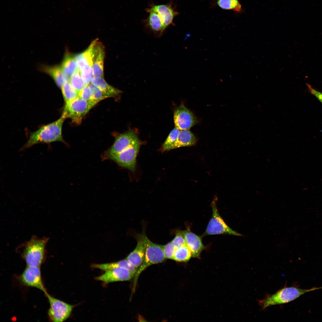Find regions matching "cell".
<instances>
[{"instance_id":"1","label":"cell","mask_w":322,"mask_h":322,"mask_svg":"<svg viewBox=\"0 0 322 322\" xmlns=\"http://www.w3.org/2000/svg\"><path fill=\"white\" fill-rule=\"evenodd\" d=\"M66 118V114L63 112L61 116L58 120L43 126L32 133L21 150L38 143H49L56 141L65 143L62 137V132L63 123Z\"/></svg>"},{"instance_id":"2","label":"cell","mask_w":322,"mask_h":322,"mask_svg":"<svg viewBox=\"0 0 322 322\" xmlns=\"http://www.w3.org/2000/svg\"><path fill=\"white\" fill-rule=\"evenodd\" d=\"M48 240L47 237L33 236L21 246V255L27 266L40 267L45 259L46 247Z\"/></svg>"},{"instance_id":"3","label":"cell","mask_w":322,"mask_h":322,"mask_svg":"<svg viewBox=\"0 0 322 322\" xmlns=\"http://www.w3.org/2000/svg\"><path fill=\"white\" fill-rule=\"evenodd\" d=\"M319 288L310 289H301L294 287H285L274 294L268 296L258 301L259 305L265 309L272 306L283 304L292 301L306 292Z\"/></svg>"},{"instance_id":"4","label":"cell","mask_w":322,"mask_h":322,"mask_svg":"<svg viewBox=\"0 0 322 322\" xmlns=\"http://www.w3.org/2000/svg\"><path fill=\"white\" fill-rule=\"evenodd\" d=\"M146 248L143 261L138 268L134 276L133 291H134L139 276L142 272L148 266L162 263L166 258L163 249V245L154 243L145 237Z\"/></svg>"},{"instance_id":"5","label":"cell","mask_w":322,"mask_h":322,"mask_svg":"<svg viewBox=\"0 0 322 322\" xmlns=\"http://www.w3.org/2000/svg\"><path fill=\"white\" fill-rule=\"evenodd\" d=\"M95 105L92 101H86L78 97L66 103L63 112L67 118H70L74 123L79 124L83 117Z\"/></svg>"},{"instance_id":"6","label":"cell","mask_w":322,"mask_h":322,"mask_svg":"<svg viewBox=\"0 0 322 322\" xmlns=\"http://www.w3.org/2000/svg\"><path fill=\"white\" fill-rule=\"evenodd\" d=\"M217 198L211 204L212 215L208 224L204 235L226 234L242 236V235L233 230L225 222L219 215L216 206Z\"/></svg>"},{"instance_id":"7","label":"cell","mask_w":322,"mask_h":322,"mask_svg":"<svg viewBox=\"0 0 322 322\" xmlns=\"http://www.w3.org/2000/svg\"><path fill=\"white\" fill-rule=\"evenodd\" d=\"M140 141L136 133L129 131L117 135L112 145L102 155L103 160H111L112 158L129 147Z\"/></svg>"},{"instance_id":"8","label":"cell","mask_w":322,"mask_h":322,"mask_svg":"<svg viewBox=\"0 0 322 322\" xmlns=\"http://www.w3.org/2000/svg\"><path fill=\"white\" fill-rule=\"evenodd\" d=\"M44 294L49 304L48 313L49 319L54 322H63L66 320L70 316L74 306L54 298L47 292Z\"/></svg>"},{"instance_id":"9","label":"cell","mask_w":322,"mask_h":322,"mask_svg":"<svg viewBox=\"0 0 322 322\" xmlns=\"http://www.w3.org/2000/svg\"><path fill=\"white\" fill-rule=\"evenodd\" d=\"M140 145V142L115 155L111 160L120 166L133 171L135 169L136 157Z\"/></svg>"},{"instance_id":"10","label":"cell","mask_w":322,"mask_h":322,"mask_svg":"<svg viewBox=\"0 0 322 322\" xmlns=\"http://www.w3.org/2000/svg\"><path fill=\"white\" fill-rule=\"evenodd\" d=\"M174 120L175 127L180 130H189L197 121L193 113L182 104L175 109Z\"/></svg>"},{"instance_id":"11","label":"cell","mask_w":322,"mask_h":322,"mask_svg":"<svg viewBox=\"0 0 322 322\" xmlns=\"http://www.w3.org/2000/svg\"><path fill=\"white\" fill-rule=\"evenodd\" d=\"M40 267L27 266L20 279L24 285L47 292L43 282Z\"/></svg>"},{"instance_id":"12","label":"cell","mask_w":322,"mask_h":322,"mask_svg":"<svg viewBox=\"0 0 322 322\" xmlns=\"http://www.w3.org/2000/svg\"><path fill=\"white\" fill-rule=\"evenodd\" d=\"M134 275L126 269L116 267L105 271V273L96 279L106 283L129 281Z\"/></svg>"},{"instance_id":"13","label":"cell","mask_w":322,"mask_h":322,"mask_svg":"<svg viewBox=\"0 0 322 322\" xmlns=\"http://www.w3.org/2000/svg\"><path fill=\"white\" fill-rule=\"evenodd\" d=\"M145 234L143 232L137 236V244L136 247L126 258L137 268L143 263L145 257Z\"/></svg>"},{"instance_id":"14","label":"cell","mask_w":322,"mask_h":322,"mask_svg":"<svg viewBox=\"0 0 322 322\" xmlns=\"http://www.w3.org/2000/svg\"><path fill=\"white\" fill-rule=\"evenodd\" d=\"M149 13L148 18L143 21L146 27L159 37L161 36L165 30L163 23L158 12L152 7L145 9Z\"/></svg>"},{"instance_id":"15","label":"cell","mask_w":322,"mask_h":322,"mask_svg":"<svg viewBox=\"0 0 322 322\" xmlns=\"http://www.w3.org/2000/svg\"><path fill=\"white\" fill-rule=\"evenodd\" d=\"M105 48L96 39L93 48L92 70L94 76L103 77Z\"/></svg>"},{"instance_id":"16","label":"cell","mask_w":322,"mask_h":322,"mask_svg":"<svg viewBox=\"0 0 322 322\" xmlns=\"http://www.w3.org/2000/svg\"><path fill=\"white\" fill-rule=\"evenodd\" d=\"M185 243L190 249L192 256L199 257L201 252L205 248L201 237L191 231L188 229L181 231Z\"/></svg>"},{"instance_id":"17","label":"cell","mask_w":322,"mask_h":322,"mask_svg":"<svg viewBox=\"0 0 322 322\" xmlns=\"http://www.w3.org/2000/svg\"><path fill=\"white\" fill-rule=\"evenodd\" d=\"M150 6L154 9L159 14L165 29L170 25L174 24L173 19L179 13L174 9L172 2L159 5L152 3L150 4Z\"/></svg>"},{"instance_id":"18","label":"cell","mask_w":322,"mask_h":322,"mask_svg":"<svg viewBox=\"0 0 322 322\" xmlns=\"http://www.w3.org/2000/svg\"><path fill=\"white\" fill-rule=\"evenodd\" d=\"M96 40L93 41L85 50L75 55L78 68L80 72L93 70V48Z\"/></svg>"},{"instance_id":"19","label":"cell","mask_w":322,"mask_h":322,"mask_svg":"<svg viewBox=\"0 0 322 322\" xmlns=\"http://www.w3.org/2000/svg\"><path fill=\"white\" fill-rule=\"evenodd\" d=\"M41 69L52 78L60 88L66 82L69 80V78L64 73L61 66H42Z\"/></svg>"},{"instance_id":"20","label":"cell","mask_w":322,"mask_h":322,"mask_svg":"<svg viewBox=\"0 0 322 322\" xmlns=\"http://www.w3.org/2000/svg\"><path fill=\"white\" fill-rule=\"evenodd\" d=\"M196 142V138L189 130H180L176 140L170 146L169 150L180 147L194 145Z\"/></svg>"},{"instance_id":"21","label":"cell","mask_w":322,"mask_h":322,"mask_svg":"<svg viewBox=\"0 0 322 322\" xmlns=\"http://www.w3.org/2000/svg\"><path fill=\"white\" fill-rule=\"evenodd\" d=\"M92 267L105 271L116 267L124 268L130 271L134 276L138 270L137 268L126 258L114 262L93 264Z\"/></svg>"},{"instance_id":"22","label":"cell","mask_w":322,"mask_h":322,"mask_svg":"<svg viewBox=\"0 0 322 322\" xmlns=\"http://www.w3.org/2000/svg\"><path fill=\"white\" fill-rule=\"evenodd\" d=\"M91 83L98 87L106 95L111 97L117 96L122 91L108 83L103 77L94 76Z\"/></svg>"},{"instance_id":"23","label":"cell","mask_w":322,"mask_h":322,"mask_svg":"<svg viewBox=\"0 0 322 322\" xmlns=\"http://www.w3.org/2000/svg\"><path fill=\"white\" fill-rule=\"evenodd\" d=\"M61 66L64 73L69 78L78 68L75 55L66 53Z\"/></svg>"},{"instance_id":"24","label":"cell","mask_w":322,"mask_h":322,"mask_svg":"<svg viewBox=\"0 0 322 322\" xmlns=\"http://www.w3.org/2000/svg\"><path fill=\"white\" fill-rule=\"evenodd\" d=\"M61 89L66 103L72 101L78 97V93L72 86L69 80L66 82Z\"/></svg>"},{"instance_id":"25","label":"cell","mask_w":322,"mask_h":322,"mask_svg":"<svg viewBox=\"0 0 322 322\" xmlns=\"http://www.w3.org/2000/svg\"><path fill=\"white\" fill-rule=\"evenodd\" d=\"M191 256V252L185 244L176 249L173 260L185 262L189 260Z\"/></svg>"},{"instance_id":"26","label":"cell","mask_w":322,"mask_h":322,"mask_svg":"<svg viewBox=\"0 0 322 322\" xmlns=\"http://www.w3.org/2000/svg\"><path fill=\"white\" fill-rule=\"evenodd\" d=\"M69 81L73 87L78 93L87 85L82 78L80 70L78 68L69 78Z\"/></svg>"},{"instance_id":"27","label":"cell","mask_w":322,"mask_h":322,"mask_svg":"<svg viewBox=\"0 0 322 322\" xmlns=\"http://www.w3.org/2000/svg\"><path fill=\"white\" fill-rule=\"evenodd\" d=\"M218 5L225 10H233L238 12L241 10V5L238 0H218Z\"/></svg>"},{"instance_id":"28","label":"cell","mask_w":322,"mask_h":322,"mask_svg":"<svg viewBox=\"0 0 322 322\" xmlns=\"http://www.w3.org/2000/svg\"><path fill=\"white\" fill-rule=\"evenodd\" d=\"M180 131V130L178 128L175 127L171 131L163 144L162 146L163 150L164 151L169 150L170 146L176 140Z\"/></svg>"},{"instance_id":"29","label":"cell","mask_w":322,"mask_h":322,"mask_svg":"<svg viewBox=\"0 0 322 322\" xmlns=\"http://www.w3.org/2000/svg\"><path fill=\"white\" fill-rule=\"evenodd\" d=\"M89 85L92 90V101L95 104H97L100 101L109 97L104 94L97 86L90 83Z\"/></svg>"},{"instance_id":"30","label":"cell","mask_w":322,"mask_h":322,"mask_svg":"<svg viewBox=\"0 0 322 322\" xmlns=\"http://www.w3.org/2000/svg\"><path fill=\"white\" fill-rule=\"evenodd\" d=\"M176 249L186 244L185 240L181 231L177 232L174 238L171 241Z\"/></svg>"},{"instance_id":"31","label":"cell","mask_w":322,"mask_h":322,"mask_svg":"<svg viewBox=\"0 0 322 322\" xmlns=\"http://www.w3.org/2000/svg\"><path fill=\"white\" fill-rule=\"evenodd\" d=\"M163 249L166 258L173 260L176 248L171 242L163 245Z\"/></svg>"},{"instance_id":"32","label":"cell","mask_w":322,"mask_h":322,"mask_svg":"<svg viewBox=\"0 0 322 322\" xmlns=\"http://www.w3.org/2000/svg\"><path fill=\"white\" fill-rule=\"evenodd\" d=\"M78 97L86 101L92 100V92L89 85H87L79 92Z\"/></svg>"},{"instance_id":"33","label":"cell","mask_w":322,"mask_h":322,"mask_svg":"<svg viewBox=\"0 0 322 322\" xmlns=\"http://www.w3.org/2000/svg\"><path fill=\"white\" fill-rule=\"evenodd\" d=\"M306 85L310 93L315 96L322 103V93L315 89L309 84L307 83Z\"/></svg>"},{"instance_id":"34","label":"cell","mask_w":322,"mask_h":322,"mask_svg":"<svg viewBox=\"0 0 322 322\" xmlns=\"http://www.w3.org/2000/svg\"><path fill=\"white\" fill-rule=\"evenodd\" d=\"M320 288H322V287H321Z\"/></svg>"}]
</instances>
